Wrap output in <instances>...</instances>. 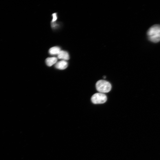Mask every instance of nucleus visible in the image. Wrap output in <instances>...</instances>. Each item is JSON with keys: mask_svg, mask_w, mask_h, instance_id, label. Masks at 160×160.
Here are the masks:
<instances>
[{"mask_svg": "<svg viewBox=\"0 0 160 160\" xmlns=\"http://www.w3.org/2000/svg\"><path fill=\"white\" fill-rule=\"evenodd\" d=\"M107 97L104 93H98L93 95L91 98L92 102L95 104H102L105 103Z\"/></svg>", "mask_w": 160, "mask_h": 160, "instance_id": "obj_3", "label": "nucleus"}, {"mask_svg": "<svg viewBox=\"0 0 160 160\" xmlns=\"http://www.w3.org/2000/svg\"><path fill=\"white\" fill-rule=\"evenodd\" d=\"M68 66V63L66 61L62 60L57 62L55 67L58 69L64 70L66 69Z\"/></svg>", "mask_w": 160, "mask_h": 160, "instance_id": "obj_4", "label": "nucleus"}, {"mask_svg": "<svg viewBox=\"0 0 160 160\" xmlns=\"http://www.w3.org/2000/svg\"><path fill=\"white\" fill-rule=\"evenodd\" d=\"M96 88L99 93H104L110 91L112 85L110 83L105 80H100L97 83Z\"/></svg>", "mask_w": 160, "mask_h": 160, "instance_id": "obj_2", "label": "nucleus"}, {"mask_svg": "<svg viewBox=\"0 0 160 160\" xmlns=\"http://www.w3.org/2000/svg\"><path fill=\"white\" fill-rule=\"evenodd\" d=\"M52 16L53 17V20H52V22H54L57 19V14L56 13H54L53 14Z\"/></svg>", "mask_w": 160, "mask_h": 160, "instance_id": "obj_8", "label": "nucleus"}, {"mask_svg": "<svg viewBox=\"0 0 160 160\" xmlns=\"http://www.w3.org/2000/svg\"><path fill=\"white\" fill-rule=\"evenodd\" d=\"M147 35L151 42L157 43L160 41V25L156 24L152 26L149 29Z\"/></svg>", "mask_w": 160, "mask_h": 160, "instance_id": "obj_1", "label": "nucleus"}, {"mask_svg": "<svg viewBox=\"0 0 160 160\" xmlns=\"http://www.w3.org/2000/svg\"><path fill=\"white\" fill-rule=\"evenodd\" d=\"M61 51V49L60 48L58 47H54L50 49L49 53L51 55H58Z\"/></svg>", "mask_w": 160, "mask_h": 160, "instance_id": "obj_7", "label": "nucleus"}, {"mask_svg": "<svg viewBox=\"0 0 160 160\" xmlns=\"http://www.w3.org/2000/svg\"><path fill=\"white\" fill-rule=\"evenodd\" d=\"M59 59L63 60L64 61L68 60L69 59V56L68 52L64 51H61L58 55Z\"/></svg>", "mask_w": 160, "mask_h": 160, "instance_id": "obj_5", "label": "nucleus"}, {"mask_svg": "<svg viewBox=\"0 0 160 160\" xmlns=\"http://www.w3.org/2000/svg\"><path fill=\"white\" fill-rule=\"evenodd\" d=\"M57 58L55 57L48 58L46 60V63L48 66L51 67L57 63Z\"/></svg>", "mask_w": 160, "mask_h": 160, "instance_id": "obj_6", "label": "nucleus"}]
</instances>
